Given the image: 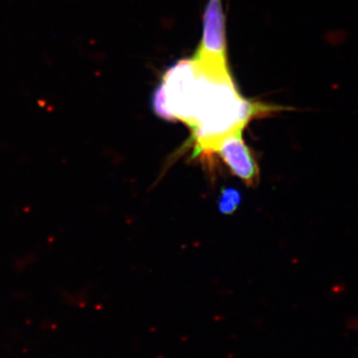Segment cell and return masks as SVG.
<instances>
[{"label": "cell", "mask_w": 358, "mask_h": 358, "mask_svg": "<svg viewBox=\"0 0 358 358\" xmlns=\"http://www.w3.org/2000/svg\"><path fill=\"white\" fill-rule=\"evenodd\" d=\"M152 106L162 120L190 129L194 157H210L219 141L243 131L256 117L293 109L245 98L233 77L228 50L200 46L164 73Z\"/></svg>", "instance_id": "cell-1"}, {"label": "cell", "mask_w": 358, "mask_h": 358, "mask_svg": "<svg viewBox=\"0 0 358 358\" xmlns=\"http://www.w3.org/2000/svg\"><path fill=\"white\" fill-rule=\"evenodd\" d=\"M242 133L243 131H237L226 136L214 148L213 154L222 159L233 176L253 186L258 183L260 173L253 152L245 143Z\"/></svg>", "instance_id": "cell-2"}, {"label": "cell", "mask_w": 358, "mask_h": 358, "mask_svg": "<svg viewBox=\"0 0 358 358\" xmlns=\"http://www.w3.org/2000/svg\"><path fill=\"white\" fill-rule=\"evenodd\" d=\"M241 199V193L239 192V190L232 187L224 188L221 192L220 199H219V211L225 215L234 213L239 207Z\"/></svg>", "instance_id": "cell-3"}]
</instances>
